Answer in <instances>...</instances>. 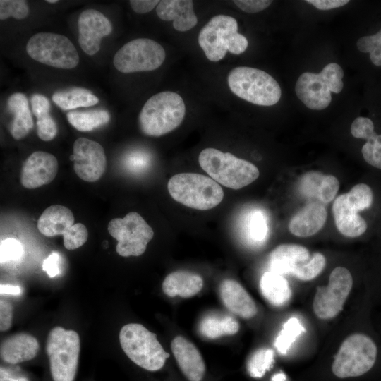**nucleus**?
Masks as SVG:
<instances>
[{
  "mask_svg": "<svg viewBox=\"0 0 381 381\" xmlns=\"http://www.w3.org/2000/svg\"><path fill=\"white\" fill-rule=\"evenodd\" d=\"M339 188V182L337 177L332 175H325L322 179L318 200L324 204L332 201Z\"/></svg>",
  "mask_w": 381,
  "mask_h": 381,
  "instance_id": "nucleus-41",
  "label": "nucleus"
},
{
  "mask_svg": "<svg viewBox=\"0 0 381 381\" xmlns=\"http://www.w3.org/2000/svg\"><path fill=\"white\" fill-rule=\"evenodd\" d=\"M166 52L157 42L137 38L126 43L114 54V66L120 72L131 73L151 71L160 67Z\"/></svg>",
  "mask_w": 381,
  "mask_h": 381,
  "instance_id": "nucleus-12",
  "label": "nucleus"
},
{
  "mask_svg": "<svg viewBox=\"0 0 381 381\" xmlns=\"http://www.w3.org/2000/svg\"><path fill=\"white\" fill-rule=\"evenodd\" d=\"M80 349V337L73 330L55 327L49 333L46 351L54 381H73Z\"/></svg>",
  "mask_w": 381,
  "mask_h": 381,
  "instance_id": "nucleus-8",
  "label": "nucleus"
},
{
  "mask_svg": "<svg viewBox=\"0 0 381 381\" xmlns=\"http://www.w3.org/2000/svg\"><path fill=\"white\" fill-rule=\"evenodd\" d=\"M61 257L56 252H52L42 262V270L50 278L55 277L61 273Z\"/></svg>",
  "mask_w": 381,
  "mask_h": 381,
  "instance_id": "nucleus-45",
  "label": "nucleus"
},
{
  "mask_svg": "<svg viewBox=\"0 0 381 381\" xmlns=\"http://www.w3.org/2000/svg\"><path fill=\"white\" fill-rule=\"evenodd\" d=\"M69 123L76 130L87 132L107 123L110 120L109 113L104 109L88 111H69L67 114Z\"/></svg>",
  "mask_w": 381,
  "mask_h": 381,
  "instance_id": "nucleus-30",
  "label": "nucleus"
},
{
  "mask_svg": "<svg viewBox=\"0 0 381 381\" xmlns=\"http://www.w3.org/2000/svg\"><path fill=\"white\" fill-rule=\"evenodd\" d=\"M167 188L176 202L199 210L212 209L224 198L223 189L217 182L197 173L175 174L169 180Z\"/></svg>",
  "mask_w": 381,
  "mask_h": 381,
  "instance_id": "nucleus-4",
  "label": "nucleus"
},
{
  "mask_svg": "<svg viewBox=\"0 0 381 381\" xmlns=\"http://www.w3.org/2000/svg\"><path fill=\"white\" fill-rule=\"evenodd\" d=\"M238 329V322L229 315H209L204 317L199 325L201 335L211 339L235 334Z\"/></svg>",
  "mask_w": 381,
  "mask_h": 381,
  "instance_id": "nucleus-28",
  "label": "nucleus"
},
{
  "mask_svg": "<svg viewBox=\"0 0 381 381\" xmlns=\"http://www.w3.org/2000/svg\"><path fill=\"white\" fill-rule=\"evenodd\" d=\"M30 102L32 113L36 118L49 114L50 103L45 96L40 94H34L30 99Z\"/></svg>",
  "mask_w": 381,
  "mask_h": 381,
  "instance_id": "nucleus-46",
  "label": "nucleus"
},
{
  "mask_svg": "<svg viewBox=\"0 0 381 381\" xmlns=\"http://www.w3.org/2000/svg\"><path fill=\"white\" fill-rule=\"evenodd\" d=\"M358 49L363 53H370L372 63L381 66V30L373 35L364 36L356 42Z\"/></svg>",
  "mask_w": 381,
  "mask_h": 381,
  "instance_id": "nucleus-36",
  "label": "nucleus"
},
{
  "mask_svg": "<svg viewBox=\"0 0 381 381\" xmlns=\"http://www.w3.org/2000/svg\"><path fill=\"white\" fill-rule=\"evenodd\" d=\"M244 236L246 241L253 245L262 243L268 234L267 219L259 210L250 212L244 221Z\"/></svg>",
  "mask_w": 381,
  "mask_h": 381,
  "instance_id": "nucleus-31",
  "label": "nucleus"
},
{
  "mask_svg": "<svg viewBox=\"0 0 381 381\" xmlns=\"http://www.w3.org/2000/svg\"><path fill=\"white\" fill-rule=\"evenodd\" d=\"M58 169V161L54 155L35 151L23 163L20 183L28 189L39 188L52 182L57 174Z\"/></svg>",
  "mask_w": 381,
  "mask_h": 381,
  "instance_id": "nucleus-17",
  "label": "nucleus"
},
{
  "mask_svg": "<svg viewBox=\"0 0 381 381\" xmlns=\"http://www.w3.org/2000/svg\"><path fill=\"white\" fill-rule=\"evenodd\" d=\"M310 257L308 250L303 246L294 243L279 245L269 255V271L281 275L292 274L294 270Z\"/></svg>",
  "mask_w": 381,
  "mask_h": 381,
  "instance_id": "nucleus-23",
  "label": "nucleus"
},
{
  "mask_svg": "<svg viewBox=\"0 0 381 381\" xmlns=\"http://www.w3.org/2000/svg\"><path fill=\"white\" fill-rule=\"evenodd\" d=\"M303 332V327L296 318H289L283 325V329L276 338L274 346L282 354H286L296 338Z\"/></svg>",
  "mask_w": 381,
  "mask_h": 381,
  "instance_id": "nucleus-32",
  "label": "nucleus"
},
{
  "mask_svg": "<svg viewBox=\"0 0 381 381\" xmlns=\"http://www.w3.org/2000/svg\"><path fill=\"white\" fill-rule=\"evenodd\" d=\"M271 381H286V375L282 372L276 373L272 377Z\"/></svg>",
  "mask_w": 381,
  "mask_h": 381,
  "instance_id": "nucleus-52",
  "label": "nucleus"
},
{
  "mask_svg": "<svg viewBox=\"0 0 381 381\" xmlns=\"http://www.w3.org/2000/svg\"><path fill=\"white\" fill-rule=\"evenodd\" d=\"M0 381H30L26 377L15 374L8 369L1 367Z\"/></svg>",
  "mask_w": 381,
  "mask_h": 381,
  "instance_id": "nucleus-50",
  "label": "nucleus"
},
{
  "mask_svg": "<svg viewBox=\"0 0 381 381\" xmlns=\"http://www.w3.org/2000/svg\"><path fill=\"white\" fill-rule=\"evenodd\" d=\"M73 169L77 176L83 181L95 182L105 171L107 160L104 150L96 141L79 138L73 144Z\"/></svg>",
  "mask_w": 381,
  "mask_h": 381,
  "instance_id": "nucleus-15",
  "label": "nucleus"
},
{
  "mask_svg": "<svg viewBox=\"0 0 381 381\" xmlns=\"http://www.w3.org/2000/svg\"><path fill=\"white\" fill-rule=\"evenodd\" d=\"M35 61L61 69H71L79 63V55L68 37L52 32H38L32 36L25 47Z\"/></svg>",
  "mask_w": 381,
  "mask_h": 381,
  "instance_id": "nucleus-10",
  "label": "nucleus"
},
{
  "mask_svg": "<svg viewBox=\"0 0 381 381\" xmlns=\"http://www.w3.org/2000/svg\"><path fill=\"white\" fill-rule=\"evenodd\" d=\"M158 0H131L130 6L133 11L139 14H144L153 10L158 4Z\"/></svg>",
  "mask_w": 381,
  "mask_h": 381,
  "instance_id": "nucleus-48",
  "label": "nucleus"
},
{
  "mask_svg": "<svg viewBox=\"0 0 381 381\" xmlns=\"http://www.w3.org/2000/svg\"><path fill=\"white\" fill-rule=\"evenodd\" d=\"M186 115V105L180 95L163 91L150 97L138 115V125L143 134L159 137L177 128Z\"/></svg>",
  "mask_w": 381,
  "mask_h": 381,
  "instance_id": "nucleus-1",
  "label": "nucleus"
},
{
  "mask_svg": "<svg viewBox=\"0 0 381 381\" xmlns=\"http://www.w3.org/2000/svg\"><path fill=\"white\" fill-rule=\"evenodd\" d=\"M78 42L85 53L95 55L100 49L102 39L112 30L109 20L95 9H86L78 20Z\"/></svg>",
  "mask_w": 381,
  "mask_h": 381,
  "instance_id": "nucleus-16",
  "label": "nucleus"
},
{
  "mask_svg": "<svg viewBox=\"0 0 381 381\" xmlns=\"http://www.w3.org/2000/svg\"><path fill=\"white\" fill-rule=\"evenodd\" d=\"M0 292L1 294H10L18 296L22 293V290L19 286H15L11 284H1Z\"/></svg>",
  "mask_w": 381,
  "mask_h": 381,
  "instance_id": "nucleus-51",
  "label": "nucleus"
},
{
  "mask_svg": "<svg viewBox=\"0 0 381 381\" xmlns=\"http://www.w3.org/2000/svg\"><path fill=\"white\" fill-rule=\"evenodd\" d=\"M260 289L265 299L277 307L286 305L292 294L286 278L270 271L265 272L261 277Z\"/></svg>",
  "mask_w": 381,
  "mask_h": 381,
  "instance_id": "nucleus-27",
  "label": "nucleus"
},
{
  "mask_svg": "<svg viewBox=\"0 0 381 381\" xmlns=\"http://www.w3.org/2000/svg\"><path fill=\"white\" fill-rule=\"evenodd\" d=\"M234 4L241 11L248 13H254L267 8L272 2L270 0H235Z\"/></svg>",
  "mask_w": 381,
  "mask_h": 381,
  "instance_id": "nucleus-44",
  "label": "nucleus"
},
{
  "mask_svg": "<svg viewBox=\"0 0 381 381\" xmlns=\"http://www.w3.org/2000/svg\"><path fill=\"white\" fill-rule=\"evenodd\" d=\"M24 254L22 243L13 238H8L1 241V263L19 260Z\"/></svg>",
  "mask_w": 381,
  "mask_h": 381,
  "instance_id": "nucleus-40",
  "label": "nucleus"
},
{
  "mask_svg": "<svg viewBox=\"0 0 381 381\" xmlns=\"http://www.w3.org/2000/svg\"><path fill=\"white\" fill-rule=\"evenodd\" d=\"M377 346L363 334H353L341 344L332 370L339 378L361 376L369 371L377 358Z\"/></svg>",
  "mask_w": 381,
  "mask_h": 381,
  "instance_id": "nucleus-9",
  "label": "nucleus"
},
{
  "mask_svg": "<svg viewBox=\"0 0 381 381\" xmlns=\"http://www.w3.org/2000/svg\"><path fill=\"white\" fill-rule=\"evenodd\" d=\"M172 353L183 374L189 381H201L205 365L198 349L182 336L176 337L171 344Z\"/></svg>",
  "mask_w": 381,
  "mask_h": 381,
  "instance_id": "nucleus-18",
  "label": "nucleus"
},
{
  "mask_svg": "<svg viewBox=\"0 0 381 381\" xmlns=\"http://www.w3.org/2000/svg\"><path fill=\"white\" fill-rule=\"evenodd\" d=\"M119 341L127 356L147 370L161 369L169 357L158 341L156 334L140 324L129 323L122 327Z\"/></svg>",
  "mask_w": 381,
  "mask_h": 381,
  "instance_id": "nucleus-6",
  "label": "nucleus"
},
{
  "mask_svg": "<svg viewBox=\"0 0 381 381\" xmlns=\"http://www.w3.org/2000/svg\"><path fill=\"white\" fill-rule=\"evenodd\" d=\"M346 195L349 203L358 212L368 209L373 204L372 189L365 183L356 184Z\"/></svg>",
  "mask_w": 381,
  "mask_h": 381,
  "instance_id": "nucleus-35",
  "label": "nucleus"
},
{
  "mask_svg": "<svg viewBox=\"0 0 381 381\" xmlns=\"http://www.w3.org/2000/svg\"><path fill=\"white\" fill-rule=\"evenodd\" d=\"M46 1L49 4H54L58 2L57 0H47Z\"/></svg>",
  "mask_w": 381,
  "mask_h": 381,
  "instance_id": "nucleus-53",
  "label": "nucleus"
},
{
  "mask_svg": "<svg viewBox=\"0 0 381 381\" xmlns=\"http://www.w3.org/2000/svg\"><path fill=\"white\" fill-rule=\"evenodd\" d=\"M13 306L8 301L1 299L0 301V329L1 331L8 330L12 324L13 320Z\"/></svg>",
  "mask_w": 381,
  "mask_h": 381,
  "instance_id": "nucleus-47",
  "label": "nucleus"
},
{
  "mask_svg": "<svg viewBox=\"0 0 381 381\" xmlns=\"http://www.w3.org/2000/svg\"><path fill=\"white\" fill-rule=\"evenodd\" d=\"M219 295L225 307L241 318L249 319L258 311L255 303L236 280L226 279L219 286Z\"/></svg>",
  "mask_w": 381,
  "mask_h": 381,
  "instance_id": "nucleus-20",
  "label": "nucleus"
},
{
  "mask_svg": "<svg viewBox=\"0 0 381 381\" xmlns=\"http://www.w3.org/2000/svg\"><path fill=\"white\" fill-rule=\"evenodd\" d=\"M198 162L210 177L231 189L237 190L249 185L260 174L258 167L253 163L212 147L202 150Z\"/></svg>",
  "mask_w": 381,
  "mask_h": 381,
  "instance_id": "nucleus-3",
  "label": "nucleus"
},
{
  "mask_svg": "<svg viewBox=\"0 0 381 381\" xmlns=\"http://www.w3.org/2000/svg\"><path fill=\"white\" fill-rule=\"evenodd\" d=\"M52 100L63 110L94 106L99 102L97 96L83 87H73L56 92L52 95Z\"/></svg>",
  "mask_w": 381,
  "mask_h": 381,
  "instance_id": "nucleus-29",
  "label": "nucleus"
},
{
  "mask_svg": "<svg viewBox=\"0 0 381 381\" xmlns=\"http://www.w3.org/2000/svg\"><path fill=\"white\" fill-rule=\"evenodd\" d=\"M157 16L164 21H173V28L179 32H186L198 23L191 0H162L156 7Z\"/></svg>",
  "mask_w": 381,
  "mask_h": 381,
  "instance_id": "nucleus-19",
  "label": "nucleus"
},
{
  "mask_svg": "<svg viewBox=\"0 0 381 381\" xmlns=\"http://www.w3.org/2000/svg\"><path fill=\"white\" fill-rule=\"evenodd\" d=\"M29 14V8L23 0H1L0 19L13 17L18 20L25 18Z\"/></svg>",
  "mask_w": 381,
  "mask_h": 381,
  "instance_id": "nucleus-38",
  "label": "nucleus"
},
{
  "mask_svg": "<svg viewBox=\"0 0 381 381\" xmlns=\"http://www.w3.org/2000/svg\"><path fill=\"white\" fill-rule=\"evenodd\" d=\"M319 10H329L343 6L348 4L349 0H307Z\"/></svg>",
  "mask_w": 381,
  "mask_h": 381,
  "instance_id": "nucleus-49",
  "label": "nucleus"
},
{
  "mask_svg": "<svg viewBox=\"0 0 381 381\" xmlns=\"http://www.w3.org/2000/svg\"><path fill=\"white\" fill-rule=\"evenodd\" d=\"M335 225L345 236L355 238L362 235L367 229L365 220L347 200L346 193L337 197L332 205Z\"/></svg>",
  "mask_w": 381,
  "mask_h": 381,
  "instance_id": "nucleus-22",
  "label": "nucleus"
},
{
  "mask_svg": "<svg viewBox=\"0 0 381 381\" xmlns=\"http://www.w3.org/2000/svg\"><path fill=\"white\" fill-rule=\"evenodd\" d=\"M366 140L361 149L365 161L381 169V135L375 133Z\"/></svg>",
  "mask_w": 381,
  "mask_h": 381,
  "instance_id": "nucleus-39",
  "label": "nucleus"
},
{
  "mask_svg": "<svg viewBox=\"0 0 381 381\" xmlns=\"http://www.w3.org/2000/svg\"><path fill=\"white\" fill-rule=\"evenodd\" d=\"M108 231L118 241L116 251L123 257L142 255L154 236L152 227L136 212H128L123 218L111 219L108 224Z\"/></svg>",
  "mask_w": 381,
  "mask_h": 381,
  "instance_id": "nucleus-11",
  "label": "nucleus"
},
{
  "mask_svg": "<svg viewBox=\"0 0 381 381\" xmlns=\"http://www.w3.org/2000/svg\"><path fill=\"white\" fill-rule=\"evenodd\" d=\"M353 286L349 270L344 267L334 268L326 286H319L313 300V310L320 319H331L343 309Z\"/></svg>",
  "mask_w": 381,
  "mask_h": 381,
  "instance_id": "nucleus-14",
  "label": "nucleus"
},
{
  "mask_svg": "<svg viewBox=\"0 0 381 381\" xmlns=\"http://www.w3.org/2000/svg\"><path fill=\"white\" fill-rule=\"evenodd\" d=\"M40 349L38 341L26 333L8 337L1 344V358L10 364H17L34 358Z\"/></svg>",
  "mask_w": 381,
  "mask_h": 381,
  "instance_id": "nucleus-24",
  "label": "nucleus"
},
{
  "mask_svg": "<svg viewBox=\"0 0 381 381\" xmlns=\"http://www.w3.org/2000/svg\"><path fill=\"white\" fill-rule=\"evenodd\" d=\"M57 133V124L49 114L37 118V133L41 140H52Z\"/></svg>",
  "mask_w": 381,
  "mask_h": 381,
  "instance_id": "nucleus-42",
  "label": "nucleus"
},
{
  "mask_svg": "<svg viewBox=\"0 0 381 381\" xmlns=\"http://www.w3.org/2000/svg\"><path fill=\"white\" fill-rule=\"evenodd\" d=\"M343 77L342 68L336 63H330L319 73H302L296 83L295 92L308 108L322 110L330 104L331 92L339 93L342 90Z\"/></svg>",
  "mask_w": 381,
  "mask_h": 381,
  "instance_id": "nucleus-7",
  "label": "nucleus"
},
{
  "mask_svg": "<svg viewBox=\"0 0 381 381\" xmlns=\"http://www.w3.org/2000/svg\"><path fill=\"white\" fill-rule=\"evenodd\" d=\"M73 212L68 207L54 205L46 208L39 217L37 229L44 236H63L64 246L67 250L82 246L87 240L88 231L82 223L74 224Z\"/></svg>",
  "mask_w": 381,
  "mask_h": 381,
  "instance_id": "nucleus-13",
  "label": "nucleus"
},
{
  "mask_svg": "<svg viewBox=\"0 0 381 381\" xmlns=\"http://www.w3.org/2000/svg\"><path fill=\"white\" fill-rule=\"evenodd\" d=\"M325 264V257L322 253H314L307 261L294 270L292 275L300 280H311L322 272Z\"/></svg>",
  "mask_w": 381,
  "mask_h": 381,
  "instance_id": "nucleus-34",
  "label": "nucleus"
},
{
  "mask_svg": "<svg viewBox=\"0 0 381 381\" xmlns=\"http://www.w3.org/2000/svg\"><path fill=\"white\" fill-rule=\"evenodd\" d=\"M202 278L198 274L188 271H176L169 274L163 281L164 293L174 297H191L202 288Z\"/></svg>",
  "mask_w": 381,
  "mask_h": 381,
  "instance_id": "nucleus-25",
  "label": "nucleus"
},
{
  "mask_svg": "<svg viewBox=\"0 0 381 381\" xmlns=\"http://www.w3.org/2000/svg\"><path fill=\"white\" fill-rule=\"evenodd\" d=\"M274 363V351L271 349H260L255 351L247 362V370L254 378L262 377L270 370Z\"/></svg>",
  "mask_w": 381,
  "mask_h": 381,
  "instance_id": "nucleus-33",
  "label": "nucleus"
},
{
  "mask_svg": "<svg viewBox=\"0 0 381 381\" xmlns=\"http://www.w3.org/2000/svg\"><path fill=\"white\" fill-rule=\"evenodd\" d=\"M325 174L316 171H310L302 176L298 183V190L306 198H316Z\"/></svg>",
  "mask_w": 381,
  "mask_h": 381,
  "instance_id": "nucleus-37",
  "label": "nucleus"
},
{
  "mask_svg": "<svg viewBox=\"0 0 381 381\" xmlns=\"http://www.w3.org/2000/svg\"><path fill=\"white\" fill-rule=\"evenodd\" d=\"M351 133L354 138L368 140L375 132L371 119L367 117H357L351 126Z\"/></svg>",
  "mask_w": 381,
  "mask_h": 381,
  "instance_id": "nucleus-43",
  "label": "nucleus"
},
{
  "mask_svg": "<svg viewBox=\"0 0 381 381\" xmlns=\"http://www.w3.org/2000/svg\"><path fill=\"white\" fill-rule=\"evenodd\" d=\"M238 28L234 18L218 14L201 28L198 42L209 61H219L225 57L227 52L238 55L246 50L248 40L238 32Z\"/></svg>",
  "mask_w": 381,
  "mask_h": 381,
  "instance_id": "nucleus-2",
  "label": "nucleus"
},
{
  "mask_svg": "<svg viewBox=\"0 0 381 381\" xmlns=\"http://www.w3.org/2000/svg\"><path fill=\"white\" fill-rule=\"evenodd\" d=\"M327 210L320 202H312L302 207L289 223L290 232L298 237H308L318 233L327 220Z\"/></svg>",
  "mask_w": 381,
  "mask_h": 381,
  "instance_id": "nucleus-21",
  "label": "nucleus"
},
{
  "mask_svg": "<svg viewBox=\"0 0 381 381\" xmlns=\"http://www.w3.org/2000/svg\"><path fill=\"white\" fill-rule=\"evenodd\" d=\"M227 83L236 96L256 105L272 106L282 95L280 86L272 76L252 67L238 66L231 69Z\"/></svg>",
  "mask_w": 381,
  "mask_h": 381,
  "instance_id": "nucleus-5",
  "label": "nucleus"
},
{
  "mask_svg": "<svg viewBox=\"0 0 381 381\" xmlns=\"http://www.w3.org/2000/svg\"><path fill=\"white\" fill-rule=\"evenodd\" d=\"M7 108L13 115L10 132L13 138L20 140L25 137L33 127L28 100L23 93H13L7 100Z\"/></svg>",
  "mask_w": 381,
  "mask_h": 381,
  "instance_id": "nucleus-26",
  "label": "nucleus"
}]
</instances>
